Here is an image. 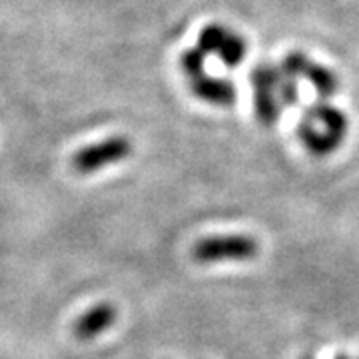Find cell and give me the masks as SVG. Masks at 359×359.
Here are the masks:
<instances>
[{
  "mask_svg": "<svg viewBox=\"0 0 359 359\" xmlns=\"http://www.w3.org/2000/svg\"><path fill=\"white\" fill-rule=\"evenodd\" d=\"M299 140L311 154H332L347 134V118L332 106H313L299 124Z\"/></svg>",
  "mask_w": 359,
  "mask_h": 359,
  "instance_id": "cell-1",
  "label": "cell"
},
{
  "mask_svg": "<svg viewBox=\"0 0 359 359\" xmlns=\"http://www.w3.org/2000/svg\"><path fill=\"white\" fill-rule=\"evenodd\" d=\"M259 254V244L254 236L245 233H222L208 236L196 242L190 256L198 264H224V262H248Z\"/></svg>",
  "mask_w": 359,
  "mask_h": 359,
  "instance_id": "cell-2",
  "label": "cell"
},
{
  "mask_svg": "<svg viewBox=\"0 0 359 359\" xmlns=\"http://www.w3.org/2000/svg\"><path fill=\"white\" fill-rule=\"evenodd\" d=\"M132 154V144L124 136H112L98 142L94 146H86L72 156V168L78 174H94L102 168L118 164Z\"/></svg>",
  "mask_w": 359,
  "mask_h": 359,
  "instance_id": "cell-3",
  "label": "cell"
},
{
  "mask_svg": "<svg viewBox=\"0 0 359 359\" xmlns=\"http://www.w3.org/2000/svg\"><path fill=\"white\" fill-rule=\"evenodd\" d=\"M116 320H118V309L112 304L102 302V304H96L94 308H90L88 311H84L74 321L72 332L80 341H92V339L106 334L114 325Z\"/></svg>",
  "mask_w": 359,
  "mask_h": 359,
  "instance_id": "cell-4",
  "label": "cell"
},
{
  "mask_svg": "<svg viewBox=\"0 0 359 359\" xmlns=\"http://www.w3.org/2000/svg\"><path fill=\"white\" fill-rule=\"evenodd\" d=\"M192 86L198 98H202L205 102L219 104V106H230L236 102V88L226 80L198 76L192 80Z\"/></svg>",
  "mask_w": 359,
  "mask_h": 359,
  "instance_id": "cell-5",
  "label": "cell"
},
{
  "mask_svg": "<svg viewBox=\"0 0 359 359\" xmlns=\"http://www.w3.org/2000/svg\"><path fill=\"white\" fill-rule=\"evenodd\" d=\"M306 74L309 76V82L316 86V90H318V94H320L321 98L332 96L335 92V88H337V80H335L334 74H332L330 70L321 68V66L309 65V68L306 70Z\"/></svg>",
  "mask_w": 359,
  "mask_h": 359,
  "instance_id": "cell-6",
  "label": "cell"
}]
</instances>
